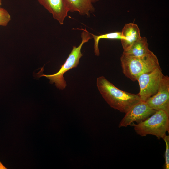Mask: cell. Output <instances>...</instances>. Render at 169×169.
<instances>
[{
    "label": "cell",
    "instance_id": "1",
    "mask_svg": "<svg viewBox=\"0 0 169 169\" xmlns=\"http://www.w3.org/2000/svg\"><path fill=\"white\" fill-rule=\"evenodd\" d=\"M98 89L112 108L126 113L133 105L141 101L139 95L119 89L103 76L97 79Z\"/></svg>",
    "mask_w": 169,
    "mask_h": 169
},
{
    "label": "cell",
    "instance_id": "2",
    "mask_svg": "<svg viewBox=\"0 0 169 169\" xmlns=\"http://www.w3.org/2000/svg\"><path fill=\"white\" fill-rule=\"evenodd\" d=\"M120 60L123 73L132 81H136L141 75L160 67L156 56L151 51L141 57L129 56L122 54Z\"/></svg>",
    "mask_w": 169,
    "mask_h": 169
},
{
    "label": "cell",
    "instance_id": "3",
    "mask_svg": "<svg viewBox=\"0 0 169 169\" xmlns=\"http://www.w3.org/2000/svg\"><path fill=\"white\" fill-rule=\"evenodd\" d=\"M83 30L81 34L82 41L78 46H73L70 53L65 62L60 66L59 71L54 74L46 75L42 74L39 77L44 76L50 80L51 84L54 83L56 87L63 90L67 86L63 75L65 73L73 68L76 67L79 64L80 58L83 56L81 49L84 44L92 38L90 33L86 29H79Z\"/></svg>",
    "mask_w": 169,
    "mask_h": 169
},
{
    "label": "cell",
    "instance_id": "4",
    "mask_svg": "<svg viewBox=\"0 0 169 169\" xmlns=\"http://www.w3.org/2000/svg\"><path fill=\"white\" fill-rule=\"evenodd\" d=\"M136 132L141 136L151 134L158 139L163 138L169 130V113L163 110H156L145 120L133 123Z\"/></svg>",
    "mask_w": 169,
    "mask_h": 169
},
{
    "label": "cell",
    "instance_id": "5",
    "mask_svg": "<svg viewBox=\"0 0 169 169\" xmlns=\"http://www.w3.org/2000/svg\"><path fill=\"white\" fill-rule=\"evenodd\" d=\"M163 75L160 67L138 77L137 81L139 83L140 91L138 94L141 101L146 102L157 92Z\"/></svg>",
    "mask_w": 169,
    "mask_h": 169
},
{
    "label": "cell",
    "instance_id": "6",
    "mask_svg": "<svg viewBox=\"0 0 169 169\" xmlns=\"http://www.w3.org/2000/svg\"><path fill=\"white\" fill-rule=\"evenodd\" d=\"M156 111L150 107L146 102L141 100L125 113V116L119 125V127H126L133 124L134 122L139 123L146 120Z\"/></svg>",
    "mask_w": 169,
    "mask_h": 169
},
{
    "label": "cell",
    "instance_id": "7",
    "mask_svg": "<svg viewBox=\"0 0 169 169\" xmlns=\"http://www.w3.org/2000/svg\"><path fill=\"white\" fill-rule=\"evenodd\" d=\"M156 110H163L169 113V77L163 75L157 92L146 101Z\"/></svg>",
    "mask_w": 169,
    "mask_h": 169
},
{
    "label": "cell",
    "instance_id": "8",
    "mask_svg": "<svg viewBox=\"0 0 169 169\" xmlns=\"http://www.w3.org/2000/svg\"><path fill=\"white\" fill-rule=\"evenodd\" d=\"M40 5L51 13L54 19L62 25L67 16L69 9L64 0H37Z\"/></svg>",
    "mask_w": 169,
    "mask_h": 169
},
{
    "label": "cell",
    "instance_id": "9",
    "mask_svg": "<svg viewBox=\"0 0 169 169\" xmlns=\"http://www.w3.org/2000/svg\"><path fill=\"white\" fill-rule=\"evenodd\" d=\"M121 40L123 51L128 49L141 37L138 25L133 23L125 24L121 32Z\"/></svg>",
    "mask_w": 169,
    "mask_h": 169
},
{
    "label": "cell",
    "instance_id": "10",
    "mask_svg": "<svg viewBox=\"0 0 169 169\" xmlns=\"http://www.w3.org/2000/svg\"><path fill=\"white\" fill-rule=\"evenodd\" d=\"M99 0H64L69 11L78 12L81 15L90 16L94 11L93 3Z\"/></svg>",
    "mask_w": 169,
    "mask_h": 169
},
{
    "label": "cell",
    "instance_id": "11",
    "mask_svg": "<svg viewBox=\"0 0 169 169\" xmlns=\"http://www.w3.org/2000/svg\"><path fill=\"white\" fill-rule=\"evenodd\" d=\"M147 38L141 37L136 41L127 50L123 51V54L129 56L141 57L150 53Z\"/></svg>",
    "mask_w": 169,
    "mask_h": 169
},
{
    "label": "cell",
    "instance_id": "12",
    "mask_svg": "<svg viewBox=\"0 0 169 169\" xmlns=\"http://www.w3.org/2000/svg\"><path fill=\"white\" fill-rule=\"evenodd\" d=\"M94 40V49L95 55L99 56L100 51L98 44L100 40L102 39H122L121 32H115L104 34L96 35L90 33Z\"/></svg>",
    "mask_w": 169,
    "mask_h": 169
},
{
    "label": "cell",
    "instance_id": "13",
    "mask_svg": "<svg viewBox=\"0 0 169 169\" xmlns=\"http://www.w3.org/2000/svg\"><path fill=\"white\" fill-rule=\"evenodd\" d=\"M11 19V16L8 11L4 8L0 7V26H6Z\"/></svg>",
    "mask_w": 169,
    "mask_h": 169
},
{
    "label": "cell",
    "instance_id": "14",
    "mask_svg": "<svg viewBox=\"0 0 169 169\" xmlns=\"http://www.w3.org/2000/svg\"><path fill=\"white\" fill-rule=\"evenodd\" d=\"M166 143V148L164 154L165 162L163 168L169 169V136L165 135L162 138Z\"/></svg>",
    "mask_w": 169,
    "mask_h": 169
},
{
    "label": "cell",
    "instance_id": "15",
    "mask_svg": "<svg viewBox=\"0 0 169 169\" xmlns=\"http://www.w3.org/2000/svg\"><path fill=\"white\" fill-rule=\"evenodd\" d=\"M7 168L5 167L4 165L0 161V169H7Z\"/></svg>",
    "mask_w": 169,
    "mask_h": 169
},
{
    "label": "cell",
    "instance_id": "16",
    "mask_svg": "<svg viewBox=\"0 0 169 169\" xmlns=\"http://www.w3.org/2000/svg\"><path fill=\"white\" fill-rule=\"evenodd\" d=\"M2 0H0V7H1V6L2 5Z\"/></svg>",
    "mask_w": 169,
    "mask_h": 169
}]
</instances>
